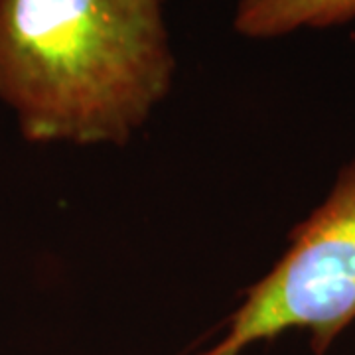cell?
Listing matches in <instances>:
<instances>
[{
    "label": "cell",
    "instance_id": "cell-1",
    "mask_svg": "<svg viewBox=\"0 0 355 355\" xmlns=\"http://www.w3.org/2000/svg\"><path fill=\"white\" fill-rule=\"evenodd\" d=\"M174 71L164 0H0V101L30 142L125 146Z\"/></svg>",
    "mask_w": 355,
    "mask_h": 355
},
{
    "label": "cell",
    "instance_id": "cell-2",
    "mask_svg": "<svg viewBox=\"0 0 355 355\" xmlns=\"http://www.w3.org/2000/svg\"><path fill=\"white\" fill-rule=\"evenodd\" d=\"M223 338L200 355H241L286 330H308L316 355L355 320V162L342 168L324 203L291 231L288 249L243 292Z\"/></svg>",
    "mask_w": 355,
    "mask_h": 355
},
{
    "label": "cell",
    "instance_id": "cell-3",
    "mask_svg": "<svg viewBox=\"0 0 355 355\" xmlns=\"http://www.w3.org/2000/svg\"><path fill=\"white\" fill-rule=\"evenodd\" d=\"M355 0H237L233 28L251 40L286 36L300 28H331L354 20Z\"/></svg>",
    "mask_w": 355,
    "mask_h": 355
}]
</instances>
